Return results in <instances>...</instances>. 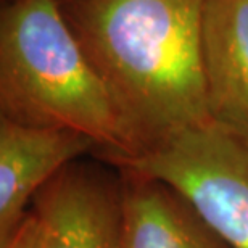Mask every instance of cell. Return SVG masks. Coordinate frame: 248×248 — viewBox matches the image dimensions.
<instances>
[{"label":"cell","instance_id":"1","mask_svg":"<svg viewBox=\"0 0 248 248\" xmlns=\"http://www.w3.org/2000/svg\"><path fill=\"white\" fill-rule=\"evenodd\" d=\"M206 2L57 0L121 118L129 155L118 160L211 120L202 64Z\"/></svg>","mask_w":248,"mask_h":248},{"label":"cell","instance_id":"3","mask_svg":"<svg viewBox=\"0 0 248 248\" xmlns=\"http://www.w3.org/2000/svg\"><path fill=\"white\" fill-rule=\"evenodd\" d=\"M110 165L166 182L232 248H248V134L208 120Z\"/></svg>","mask_w":248,"mask_h":248},{"label":"cell","instance_id":"4","mask_svg":"<svg viewBox=\"0 0 248 248\" xmlns=\"http://www.w3.org/2000/svg\"><path fill=\"white\" fill-rule=\"evenodd\" d=\"M42 248H123L121 179L105 161L78 160L34 197Z\"/></svg>","mask_w":248,"mask_h":248},{"label":"cell","instance_id":"2","mask_svg":"<svg viewBox=\"0 0 248 248\" xmlns=\"http://www.w3.org/2000/svg\"><path fill=\"white\" fill-rule=\"evenodd\" d=\"M0 118L86 134L105 163L129 155L115 103L57 0H8L2 10Z\"/></svg>","mask_w":248,"mask_h":248},{"label":"cell","instance_id":"6","mask_svg":"<svg viewBox=\"0 0 248 248\" xmlns=\"http://www.w3.org/2000/svg\"><path fill=\"white\" fill-rule=\"evenodd\" d=\"M121 179L123 248H232L166 182L129 166Z\"/></svg>","mask_w":248,"mask_h":248},{"label":"cell","instance_id":"7","mask_svg":"<svg viewBox=\"0 0 248 248\" xmlns=\"http://www.w3.org/2000/svg\"><path fill=\"white\" fill-rule=\"evenodd\" d=\"M202 64L213 121L248 134V0H208Z\"/></svg>","mask_w":248,"mask_h":248},{"label":"cell","instance_id":"8","mask_svg":"<svg viewBox=\"0 0 248 248\" xmlns=\"http://www.w3.org/2000/svg\"><path fill=\"white\" fill-rule=\"evenodd\" d=\"M0 248H42V229L36 211H28L15 234Z\"/></svg>","mask_w":248,"mask_h":248},{"label":"cell","instance_id":"5","mask_svg":"<svg viewBox=\"0 0 248 248\" xmlns=\"http://www.w3.org/2000/svg\"><path fill=\"white\" fill-rule=\"evenodd\" d=\"M97 150L86 134L0 118V245L28 215V203L63 168Z\"/></svg>","mask_w":248,"mask_h":248}]
</instances>
